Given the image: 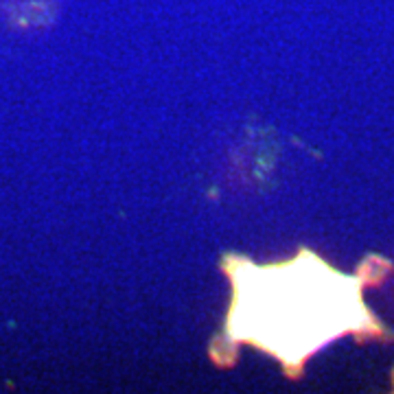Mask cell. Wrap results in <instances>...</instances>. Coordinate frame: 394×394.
Here are the masks:
<instances>
[{
    "mask_svg": "<svg viewBox=\"0 0 394 394\" xmlns=\"http://www.w3.org/2000/svg\"><path fill=\"white\" fill-rule=\"evenodd\" d=\"M232 276L239 287L232 338L267 348L289 368H300L307 355L346 331L379 336L361 302L363 281L338 274L309 252L281 267L239 265Z\"/></svg>",
    "mask_w": 394,
    "mask_h": 394,
    "instance_id": "cell-1",
    "label": "cell"
}]
</instances>
